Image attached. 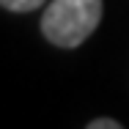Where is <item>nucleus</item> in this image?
I'll use <instances>...</instances> for the list:
<instances>
[{
  "label": "nucleus",
  "mask_w": 129,
  "mask_h": 129,
  "mask_svg": "<svg viewBox=\"0 0 129 129\" xmlns=\"http://www.w3.org/2000/svg\"><path fill=\"white\" fill-rule=\"evenodd\" d=\"M99 22L102 0H50L41 17V33L55 47L74 50L99 27Z\"/></svg>",
  "instance_id": "obj_1"
},
{
  "label": "nucleus",
  "mask_w": 129,
  "mask_h": 129,
  "mask_svg": "<svg viewBox=\"0 0 129 129\" xmlns=\"http://www.w3.org/2000/svg\"><path fill=\"white\" fill-rule=\"evenodd\" d=\"M6 11H14V14H25V11H36L41 8L47 0H0Z\"/></svg>",
  "instance_id": "obj_2"
},
{
  "label": "nucleus",
  "mask_w": 129,
  "mask_h": 129,
  "mask_svg": "<svg viewBox=\"0 0 129 129\" xmlns=\"http://www.w3.org/2000/svg\"><path fill=\"white\" fill-rule=\"evenodd\" d=\"M85 129H124L118 121H113V118H96V121H91Z\"/></svg>",
  "instance_id": "obj_3"
}]
</instances>
